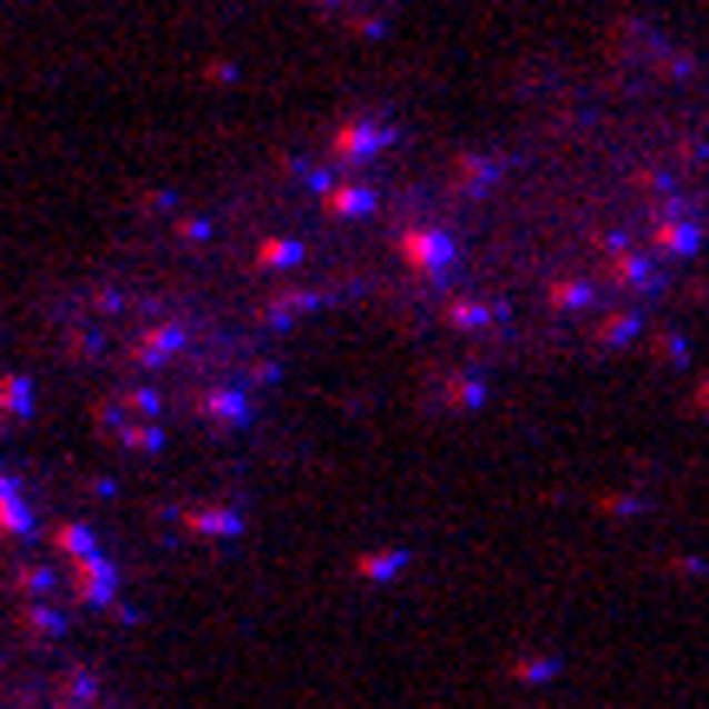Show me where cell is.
<instances>
[{"label":"cell","mask_w":709,"mask_h":709,"mask_svg":"<svg viewBox=\"0 0 709 709\" xmlns=\"http://www.w3.org/2000/svg\"><path fill=\"white\" fill-rule=\"evenodd\" d=\"M0 709H112L67 532L0 453Z\"/></svg>","instance_id":"6da1fadb"}]
</instances>
